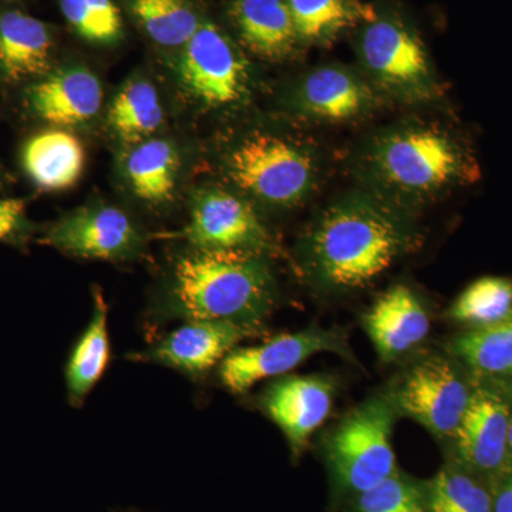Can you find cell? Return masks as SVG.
<instances>
[{"instance_id": "1", "label": "cell", "mask_w": 512, "mask_h": 512, "mask_svg": "<svg viewBox=\"0 0 512 512\" xmlns=\"http://www.w3.org/2000/svg\"><path fill=\"white\" fill-rule=\"evenodd\" d=\"M278 289L266 255L191 248L174 259L154 305L157 322L218 320L261 329Z\"/></svg>"}, {"instance_id": "2", "label": "cell", "mask_w": 512, "mask_h": 512, "mask_svg": "<svg viewBox=\"0 0 512 512\" xmlns=\"http://www.w3.org/2000/svg\"><path fill=\"white\" fill-rule=\"evenodd\" d=\"M409 224L386 202L350 197L323 212L305 239L309 274L330 291L365 288L409 251Z\"/></svg>"}, {"instance_id": "3", "label": "cell", "mask_w": 512, "mask_h": 512, "mask_svg": "<svg viewBox=\"0 0 512 512\" xmlns=\"http://www.w3.org/2000/svg\"><path fill=\"white\" fill-rule=\"evenodd\" d=\"M365 170L390 198L423 201L467 180L471 165L467 151L446 130L413 124L375 138Z\"/></svg>"}, {"instance_id": "4", "label": "cell", "mask_w": 512, "mask_h": 512, "mask_svg": "<svg viewBox=\"0 0 512 512\" xmlns=\"http://www.w3.org/2000/svg\"><path fill=\"white\" fill-rule=\"evenodd\" d=\"M228 177L252 198L274 208L305 200L318 175V161L305 144L279 134L255 131L227 156Z\"/></svg>"}, {"instance_id": "5", "label": "cell", "mask_w": 512, "mask_h": 512, "mask_svg": "<svg viewBox=\"0 0 512 512\" xmlns=\"http://www.w3.org/2000/svg\"><path fill=\"white\" fill-rule=\"evenodd\" d=\"M394 417L389 399L373 397L340 421L326 443L330 467L340 484L360 494L396 473Z\"/></svg>"}, {"instance_id": "6", "label": "cell", "mask_w": 512, "mask_h": 512, "mask_svg": "<svg viewBox=\"0 0 512 512\" xmlns=\"http://www.w3.org/2000/svg\"><path fill=\"white\" fill-rule=\"evenodd\" d=\"M360 56L377 86L397 99L423 103L440 92L426 46L402 20L379 16L367 23Z\"/></svg>"}, {"instance_id": "7", "label": "cell", "mask_w": 512, "mask_h": 512, "mask_svg": "<svg viewBox=\"0 0 512 512\" xmlns=\"http://www.w3.org/2000/svg\"><path fill=\"white\" fill-rule=\"evenodd\" d=\"M457 360L434 356L410 367L387 397L394 412L410 417L440 439H453L473 394Z\"/></svg>"}, {"instance_id": "8", "label": "cell", "mask_w": 512, "mask_h": 512, "mask_svg": "<svg viewBox=\"0 0 512 512\" xmlns=\"http://www.w3.org/2000/svg\"><path fill=\"white\" fill-rule=\"evenodd\" d=\"M180 79L192 99L207 109H228L245 100L248 63L231 37L210 22L184 46Z\"/></svg>"}, {"instance_id": "9", "label": "cell", "mask_w": 512, "mask_h": 512, "mask_svg": "<svg viewBox=\"0 0 512 512\" xmlns=\"http://www.w3.org/2000/svg\"><path fill=\"white\" fill-rule=\"evenodd\" d=\"M322 352L349 356L345 340L333 330L313 328L282 333L262 345L231 350L222 359L218 376L229 392L247 393L256 383L284 376Z\"/></svg>"}, {"instance_id": "10", "label": "cell", "mask_w": 512, "mask_h": 512, "mask_svg": "<svg viewBox=\"0 0 512 512\" xmlns=\"http://www.w3.org/2000/svg\"><path fill=\"white\" fill-rule=\"evenodd\" d=\"M512 394L507 386L474 380L470 404L453 440L463 467L493 477L508 463Z\"/></svg>"}, {"instance_id": "11", "label": "cell", "mask_w": 512, "mask_h": 512, "mask_svg": "<svg viewBox=\"0 0 512 512\" xmlns=\"http://www.w3.org/2000/svg\"><path fill=\"white\" fill-rule=\"evenodd\" d=\"M185 238L192 248L241 249L272 255L274 235L245 198L220 188L202 191L192 205Z\"/></svg>"}, {"instance_id": "12", "label": "cell", "mask_w": 512, "mask_h": 512, "mask_svg": "<svg viewBox=\"0 0 512 512\" xmlns=\"http://www.w3.org/2000/svg\"><path fill=\"white\" fill-rule=\"evenodd\" d=\"M43 242L84 259L126 261L143 248L144 238L130 215L113 205H87L47 229Z\"/></svg>"}, {"instance_id": "13", "label": "cell", "mask_w": 512, "mask_h": 512, "mask_svg": "<svg viewBox=\"0 0 512 512\" xmlns=\"http://www.w3.org/2000/svg\"><path fill=\"white\" fill-rule=\"evenodd\" d=\"M261 329L218 320H187L150 348L133 355L137 362L170 367L198 379L222 362L238 343L259 335Z\"/></svg>"}, {"instance_id": "14", "label": "cell", "mask_w": 512, "mask_h": 512, "mask_svg": "<svg viewBox=\"0 0 512 512\" xmlns=\"http://www.w3.org/2000/svg\"><path fill=\"white\" fill-rule=\"evenodd\" d=\"M335 384L329 377L285 376L266 387L259 404L288 440L293 457L305 450L332 412Z\"/></svg>"}, {"instance_id": "15", "label": "cell", "mask_w": 512, "mask_h": 512, "mask_svg": "<svg viewBox=\"0 0 512 512\" xmlns=\"http://www.w3.org/2000/svg\"><path fill=\"white\" fill-rule=\"evenodd\" d=\"M367 335L384 362L412 352L430 332V318L420 299L404 285L393 286L363 318Z\"/></svg>"}, {"instance_id": "16", "label": "cell", "mask_w": 512, "mask_h": 512, "mask_svg": "<svg viewBox=\"0 0 512 512\" xmlns=\"http://www.w3.org/2000/svg\"><path fill=\"white\" fill-rule=\"evenodd\" d=\"M30 106L36 116L60 127L82 126L99 114L103 87L96 74L83 67L63 69L35 84Z\"/></svg>"}, {"instance_id": "17", "label": "cell", "mask_w": 512, "mask_h": 512, "mask_svg": "<svg viewBox=\"0 0 512 512\" xmlns=\"http://www.w3.org/2000/svg\"><path fill=\"white\" fill-rule=\"evenodd\" d=\"M231 19L249 52L269 62L288 59L301 42L286 0H234Z\"/></svg>"}, {"instance_id": "18", "label": "cell", "mask_w": 512, "mask_h": 512, "mask_svg": "<svg viewBox=\"0 0 512 512\" xmlns=\"http://www.w3.org/2000/svg\"><path fill=\"white\" fill-rule=\"evenodd\" d=\"M302 110L315 119L348 121L373 106L372 92L359 77L343 67H322L308 74L298 93Z\"/></svg>"}, {"instance_id": "19", "label": "cell", "mask_w": 512, "mask_h": 512, "mask_svg": "<svg viewBox=\"0 0 512 512\" xmlns=\"http://www.w3.org/2000/svg\"><path fill=\"white\" fill-rule=\"evenodd\" d=\"M52 37L40 20L20 12L0 16V72L10 82L45 73Z\"/></svg>"}, {"instance_id": "20", "label": "cell", "mask_w": 512, "mask_h": 512, "mask_svg": "<svg viewBox=\"0 0 512 512\" xmlns=\"http://www.w3.org/2000/svg\"><path fill=\"white\" fill-rule=\"evenodd\" d=\"M448 349L474 379L512 387V315L495 325L461 333Z\"/></svg>"}, {"instance_id": "21", "label": "cell", "mask_w": 512, "mask_h": 512, "mask_svg": "<svg viewBox=\"0 0 512 512\" xmlns=\"http://www.w3.org/2000/svg\"><path fill=\"white\" fill-rule=\"evenodd\" d=\"M109 306L100 289L94 291L92 319L70 353L66 366L67 399L79 409L106 372L110 360Z\"/></svg>"}, {"instance_id": "22", "label": "cell", "mask_w": 512, "mask_h": 512, "mask_svg": "<svg viewBox=\"0 0 512 512\" xmlns=\"http://www.w3.org/2000/svg\"><path fill=\"white\" fill-rule=\"evenodd\" d=\"M23 165L30 178L43 190H66L82 175V143L67 131H43L26 144Z\"/></svg>"}, {"instance_id": "23", "label": "cell", "mask_w": 512, "mask_h": 512, "mask_svg": "<svg viewBox=\"0 0 512 512\" xmlns=\"http://www.w3.org/2000/svg\"><path fill=\"white\" fill-rule=\"evenodd\" d=\"M299 40L328 45L346 30L375 22V6L363 0H286Z\"/></svg>"}, {"instance_id": "24", "label": "cell", "mask_w": 512, "mask_h": 512, "mask_svg": "<svg viewBox=\"0 0 512 512\" xmlns=\"http://www.w3.org/2000/svg\"><path fill=\"white\" fill-rule=\"evenodd\" d=\"M126 177L134 195L160 205L173 198L178 156L173 144L160 138L140 141L126 157Z\"/></svg>"}, {"instance_id": "25", "label": "cell", "mask_w": 512, "mask_h": 512, "mask_svg": "<svg viewBox=\"0 0 512 512\" xmlns=\"http://www.w3.org/2000/svg\"><path fill=\"white\" fill-rule=\"evenodd\" d=\"M164 123V109L156 87L147 80H130L117 93L109 110V126L128 143H140Z\"/></svg>"}, {"instance_id": "26", "label": "cell", "mask_w": 512, "mask_h": 512, "mask_svg": "<svg viewBox=\"0 0 512 512\" xmlns=\"http://www.w3.org/2000/svg\"><path fill=\"white\" fill-rule=\"evenodd\" d=\"M131 10L144 32L165 47H184L202 23L188 0H133Z\"/></svg>"}, {"instance_id": "27", "label": "cell", "mask_w": 512, "mask_h": 512, "mask_svg": "<svg viewBox=\"0 0 512 512\" xmlns=\"http://www.w3.org/2000/svg\"><path fill=\"white\" fill-rule=\"evenodd\" d=\"M511 315L512 281L497 276H485L473 282L448 311L451 320L470 329L495 325Z\"/></svg>"}, {"instance_id": "28", "label": "cell", "mask_w": 512, "mask_h": 512, "mask_svg": "<svg viewBox=\"0 0 512 512\" xmlns=\"http://www.w3.org/2000/svg\"><path fill=\"white\" fill-rule=\"evenodd\" d=\"M427 505L430 512H494L491 488L468 468H443L431 481Z\"/></svg>"}, {"instance_id": "29", "label": "cell", "mask_w": 512, "mask_h": 512, "mask_svg": "<svg viewBox=\"0 0 512 512\" xmlns=\"http://www.w3.org/2000/svg\"><path fill=\"white\" fill-rule=\"evenodd\" d=\"M357 507L359 512H429L426 495L397 473L360 493Z\"/></svg>"}, {"instance_id": "30", "label": "cell", "mask_w": 512, "mask_h": 512, "mask_svg": "<svg viewBox=\"0 0 512 512\" xmlns=\"http://www.w3.org/2000/svg\"><path fill=\"white\" fill-rule=\"evenodd\" d=\"M60 9L77 35L89 42L106 43L99 22L87 0H60Z\"/></svg>"}, {"instance_id": "31", "label": "cell", "mask_w": 512, "mask_h": 512, "mask_svg": "<svg viewBox=\"0 0 512 512\" xmlns=\"http://www.w3.org/2000/svg\"><path fill=\"white\" fill-rule=\"evenodd\" d=\"M25 229V204L12 198H0V241L18 238Z\"/></svg>"}, {"instance_id": "32", "label": "cell", "mask_w": 512, "mask_h": 512, "mask_svg": "<svg viewBox=\"0 0 512 512\" xmlns=\"http://www.w3.org/2000/svg\"><path fill=\"white\" fill-rule=\"evenodd\" d=\"M87 3L99 22L104 42L111 43L119 39L123 23H121L120 10L114 5L113 0H87Z\"/></svg>"}, {"instance_id": "33", "label": "cell", "mask_w": 512, "mask_h": 512, "mask_svg": "<svg viewBox=\"0 0 512 512\" xmlns=\"http://www.w3.org/2000/svg\"><path fill=\"white\" fill-rule=\"evenodd\" d=\"M494 512H512V461L491 477Z\"/></svg>"}, {"instance_id": "34", "label": "cell", "mask_w": 512, "mask_h": 512, "mask_svg": "<svg viewBox=\"0 0 512 512\" xmlns=\"http://www.w3.org/2000/svg\"><path fill=\"white\" fill-rule=\"evenodd\" d=\"M508 456H510V461H512V416L510 424V434H508Z\"/></svg>"}]
</instances>
